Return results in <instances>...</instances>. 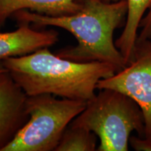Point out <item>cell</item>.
Segmentation results:
<instances>
[{
  "instance_id": "cell-3",
  "label": "cell",
  "mask_w": 151,
  "mask_h": 151,
  "mask_svg": "<svg viewBox=\"0 0 151 151\" xmlns=\"http://www.w3.org/2000/svg\"><path fill=\"white\" fill-rule=\"evenodd\" d=\"M99 90L69 125L95 134L100 140L98 151H127L132 132L144 137L143 111L134 100L122 92Z\"/></svg>"
},
{
  "instance_id": "cell-5",
  "label": "cell",
  "mask_w": 151,
  "mask_h": 151,
  "mask_svg": "<svg viewBox=\"0 0 151 151\" xmlns=\"http://www.w3.org/2000/svg\"><path fill=\"white\" fill-rule=\"evenodd\" d=\"M97 89L117 90L133 99L144 116V137L151 139V39L137 40L127 66L98 83Z\"/></svg>"
},
{
  "instance_id": "cell-7",
  "label": "cell",
  "mask_w": 151,
  "mask_h": 151,
  "mask_svg": "<svg viewBox=\"0 0 151 151\" xmlns=\"http://www.w3.org/2000/svg\"><path fill=\"white\" fill-rule=\"evenodd\" d=\"M19 23L15 31L0 33V61L27 55L58 42V33L54 30L37 31L27 22Z\"/></svg>"
},
{
  "instance_id": "cell-8",
  "label": "cell",
  "mask_w": 151,
  "mask_h": 151,
  "mask_svg": "<svg viewBox=\"0 0 151 151\" xmlns=\"http://www.w3.org/2000/svg\"><path fill=\"white\" fill-rule=\"evenodd\" d=\"M81 6V0H0V26L20 10L58 17L75 14Z\"/></svg>"
},
{
  "instance_id": "cell-9",
  "label": "cell",
  "mask_w": 151,
  "mask_h": 151,
  "mask_svg": "<svg viewBox=\"0 0 151 151\" xmlns=\"http://www.w3.org/2000/svg\"><path fill=\"white\" fill-rule=\"evenodd\" d=\"M127 14L123 31L116 41V46L120 50L127 64L131 60L138 38V29L145 14L151 7V0H126Z\"/></svg>"
},
{
  "instance_id": "cell-2",
  "label": "cell",
  "mask_w": 151,
  "mask_h": 151,
  "mask_svg": "<svg viewBox=\"0 0 151 151\" xmlns=\"http://www.w3.org/2000/svg\"><path fill=\"white\" fill-rule=\"evenodd\" d=\"M0 62L27 96L50 94L84 101L95 96L100 80L119 71L108 62H79L65 59L48 48Z\"/></svg>"
},
{
  "instance_id": "cell-6",
  "label": "cell",
  "mask_w": 151,
  "mask_h": 151,
  "mask_svg": "<svg viewBox=\"0 0 151 151\" xmlns=\"http://www.w3.org/2000/svg\"><path fill=\"white\" fill-rule=\"evenodd\" d=\"M27 95L8 71L0 72V151L27 123Z\"/></svg>"
},
{
  "instance_id": "cell-13",
  "label": "cell",
  "mask_w": 151,
  "mask_h": 151,
  "mask_svg": "<svg viewBox=\"0 0 151 151\" xmlns=\"http://www.w3.org/2000/svg\"><path fill=\"white\" fill-rule=\"evenodd\" d=\"M7 71V70L3 67V65H1V63L0 62V72H3V71Z\"/></svg>"
},
{
  "instance_id": "cell-1",
  "label": "cell",
  "mask_w": 151,
  "mask_h": 151,
  "mask_svg": "<svg viewBox=\"0 0 151 151\" xmlns=\"http://www.w3.org/2000/svg\"><path fill=\"white\" fill-rule=\"evenodd\" d=\"M78 12L68 16H48L28 10L13 15L19 22L38 27L54 26L72 34L78 44L57 51V55L74 62H108L118 68L127 66L113 41V33L120 27L127 14L126 0L109 2L105 0H81Z\"/></svg>"
},
{
  "instance_id": "cell-10",
  "label": "cell",
  "mask_w": 151,
  "mask_h": 151,
  "mask_svg": "<svg viewBox=\"0 0 151 151\" xmlns=\"http://www.w3.org/2000/svg\"><path fill=\"white\" fill-rule=\"evenodd\" d=\"M96 136L85 128L69 125L55 151H94L97 150Z\"/></svg>"
},
{
  "instance_id": "cell-4",
  "label": "cell",
  "mask_w": 151,
  "mask_h": 151,
  "mask_svg": "<svg viewBox=\"0 0 151 151\" xmlns=\"http://www.w3.org/2000/svg\"><path fill=\"white\" fill-rule=\"evenodd\" d=\"M86 104L81 100L57 99L50 94L27 96L29 120L2 151L55 150L66 129Z\"/></svg>"
},
{
  "instance_id": "cell-12",
  "label": "cell",
  "mask_w": 151,
  "mask_h": 151,
  "mask_svg": "<svg viewBox=\"0 0 151 151\" xmlns=\"http://www.w3.org/2000/svg\"><path fill=\"white\" fill-rule=\"evenodd\" d=\"M129 143L136 151H151V139L132 136L129 138Z\"/></svg>"
},
{
  "instance_id": "cell-11",
  "label": "cell",
  "mask_w": 151,
  "mask_h": 151,
  "mask_svg": "<svg viewBox=\"0 0 151 151\" xmlns=\"http://www.w3.org/2000/svg\"><path fill=\"white\" fill-rule=\"evenodd\" d=\"M141 32L138 35L137 40L151 39V7L141 22Z\"/></svg>"
}]
</instances>
